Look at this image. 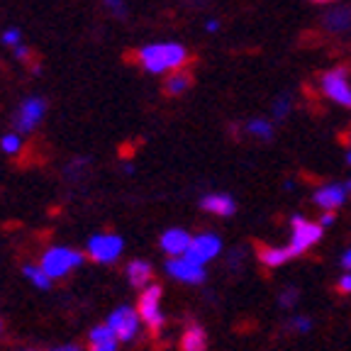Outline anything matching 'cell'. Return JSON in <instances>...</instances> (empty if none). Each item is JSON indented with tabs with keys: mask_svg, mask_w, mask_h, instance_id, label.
I'll return each mask as SVG.
<instances>
[{
	"mask_svg": "<svg viewBox=\"0 0 351 351\" xmlns=\"http://www.w3.org/2000/svg\"><path fill=\"white\" fill-rule=\"evenodd\" d=\"M247 132L249 134H254V137H258L261 142H269V139L274 137V125H271V120L256 117V120H252L247 125Z\"/></svg>",
	"mask_w": 351,
	"mask_h": 351,
	"instance_id": "cell-20",
	"label": "cell"
},
{
	"mask_svg": "<svg viewBox=\"0 0 351 351\" xmlns=\"http://www.w3.org/2000/svg\"><path fill=\"white\" fill-rule=\"evenodd\" d=\"M322 27L332 34H341L346 29H351V8L346 5L329 8V12H324L322 17Z\"/></svg>",
	"mask_w": 351,
	"mask_h": 351,
	"instance_id": "cell-13",
	"label": "cell"
},
{
	"mask_svg": "<svg viewBox=\"0 0 351 351\" xmlns=\"http://www.w3.org/2000/svg\"><path fill=\"white\" fill-rule=\"evenodd\" d=\"M319 88H322L324 98L335 100L337 105L351 110V81L346 66H337V69H329L319 76Z\"/></svg>",
	"mask_w": 351,
	"mask_h": 351,
	"instance_id": "cell-2",
	"label": "cell"
},
{
	"mask_svg": "<svg viewBox=\"0 0 351 351\" xmlns=\"http://www.w3.org/2000/svg\"><path fill=\"white\" fill-rule=\"evenodd\" d=\"M341 266H344L346 271H351V249L341 256Z\"/></svg>",
	"mask_w": 351,
	"mask_h": 351,
	"instance_id": "cell-31",
	"label": "cell"
},
{
	"mask_svg": "<svg viewBox=\"0 0 351 351\" xmlns=\"http://www.w3.org/2000/svg\"><path fill=\"white\" fill-rule=\"evenodd\" d=\"M258 258H261L263 266H271V269H276V266H283L285 261H291L293 254L288 247H280V249H269V247H258Z\"/></svg>",
	"mask_w": 351,
	"mask_h": 351,
	"instance_id": "cell-19",
	"label": "cell"
},
{
	"mask_svg": "<svg viewBox=\"0 0 351 351\" xmlns=\"http://www.w3.org/2000/svg\"><path fill=\"white\" fill-rule=\"evenodd\" d=\"M0 329H3V324H0Z\"/></svg>",
	"mask_w": 351,
	"mask_h": 351,
	"instance_id": "cell-39",
	"label": "cell"
},
{
	"mask_svg": "<svg viewBox=\"0 0 351 351\" xmlns=\"http://www.w3.org/2000/svg\"><path fill=\"white\" fill-rule=\"evenodd\" d=\"M154 271L152 266H149L147 261H130L127 263V278H130V283L134 285V288H144V285L152 280Z\"/></svg>",
	"mask_w": 351,
	"mask_h": 351,
	"instance_id": "cell-18",
	"label": "cell"
},
{
	"mask_svg": "<svg viewBox=\"0 0 351 351\" xmlns=\"http://www.w3.org/2000/svg\"><path fill=\"white\" fill-rule=\"evenodd\" d=\"M191 241L193 239L186 230H169V232H164V237H161V249H164L169 256H181V254L188 252Z\"/></svg>",
	"mask_w": 351,
	"mask_h": 351,
	"instance_id": "cell-14",
	"label": "cell"
},
{
	"mask_svg": "<svg viewBox=\"0 0 351 351\" xmlns=\"http://www.w3.org/2000/svg\"><path fill=\"white\" fill-rule=\"evenodd\" d=\"M332 222H335V210H324L322 217H319V225L327 227V225H332Z\"/></svg>",
	"mask_w": 351,
	"mask_h": 351,
	"instance_id": "cell-28",
	"label": "cell"
},
{
	"mask_svg": "<svg viewBox=\"0 0 351 351\" xmlns=\"http://www.w3.org/2000/svg\"><path fill=\"white\" fill-rule=\"evenodd\" d=\"M337 293H341V295H349L351 293V271L346 276H341V280L337 283Z\"/></svg>",
	"mask_w": 351,
	"mask_h": 351,
	"instance_id": "cell-26",
	"label": "cell"
},
{
	"mask_svg": "<svg viewBox=\"0 0 351 351\" xmlns=\"http://www.w3.org/2000/svg\"><path fill=\"white\" fill-rule=\"evenodd\" d=\"M161 295H164L161 285H149L147 291L139 295V305H137L139 317H142V322L147 324L154 337L164 329V322H166L164 313H161Z\"/></svg>",
	"mask_w": 351,
	"mask_h": 351,
	"instance_id": "cell-3",
	"label": "cell"
},
{
	"mask_svg": "<svg viewBox=\"0 0 351 351\" xmlns=\"http://www.w3.org/2000/svg\"><path fill=\"white\" fill-rule=\"evenodd\" d=\"M25 276H27L29 280H32L34 285H39V288H49V276H47V271L44 269H34V266H25Z\"/></svg>",
	"mask_w": 351,
	"mask_h": 351,
	"instance_id": "cell-21",
	"label": "cell"
},
{
	"mask_svg": "<svg viewBox=\"0 0 351 351\" xmlns=\"http://www.w3.org/2000/svg\"><path fill=\"white\" fill-rule=\"evenodd\" d=\"M291 230H293V237H291L288 249H291L293 256L305 254L307 249L315 247V244L319 241V237H322V225H319V222H310V219L300 217V215L293 217Z\"/></svg>",
	"mask_w": 351,
	"mask_h": 351,
	"instance_id": "cell-4",
	"label": "cell"
},
{
	"mask_svg": "<svg viewBox=\"0 0 351 351\" xmlns=\"http://www.w3.org/2000/svg\"><path fill=\"white\" fill-rule=\"evenodd\" d=\"M15 56H17L20 61H25V64H32V61H37V59L32 56V51H29L27 47H22V44H17V47H15ZM32 66H34V64H32Z\"/></svg>",
	"mask_w": 351,
	"mask_h": 351,
	"instance_id": "cell-25",
	"label": "cell"
},
{
	"mask_svg": "<svg viewBox=\"0 0 351 351\" xmlns=\"http://www.w3.org/2000/svg\"><path fill=\"white\" fill-rule=\"evenodd\" d=\"M200 208H203L205 213L217 215V217H230V215H234L237 205L230 195H219L217 193V195H205L203 200H200Z\"/></svg>",
	"mask_w": 351,
	"mask_h": 351,
	"instance_id": "cell-16",
	"label": "cell"
},
{
	"mask_svg": "<svg viewBox=\"0 0 351 351\" xmlns=\"http://www.w3.org/2000/svg\"><path fill=\"white\" fill-rule=\"evenodd\" d=\"M120 337L112 332L110 324H100L88 337V351H117Z\"/></svg>",
	"mask_w": 351,
	"mask_h": 351,
	"instance_id": "cell-12",
	"label": "cell"
},
{
	"mask_svg": "<svg viewBox=\"0 0 351 351\" xmlns=\"http://www.w3.org/2000/svg\"><path fill=\"white\" fill-rule=\"evenodd\" d=\"M349 191H351V183H329V186H322L315 193V205L322 210H337L344 203V197Z\"/></svg>",
	"mask_w": 351,
	"mask_h": 351,
	"instance_id": "cell-11",
	"label": "cell"
},
{
	"mask_svg": "<svg viewBox=\"0 0 351 351\" xmlns=\"http://www.w3.org/2000/svg\"><path fill=\"white\" fill-rule=\"evenodd\" d=\"M293 302H295V291H285L283 298H280V305L288 307V305H293Z\"/></svg>",
	"mask_w": 351,
	"mask_h": 351,
	"instance_id": "cell-30",
	"label": "cell"
},
{
	"mask_svg": "<svg viewBox=\"0 0 351 351\" xmlns=\"http://www.w3.org/2000/svg\"><path fill=\"white\" fill-rule=\"evenodd\" d=\"M20 149H22V142H20V137H17V134H5V137H3V152L17 154Z\"/></svg>",
	"mask_w": 351,
	"mask_h": 351,
	"instance_id": "cell-23",
	"label": "cell"
},
{
	"mask_svg": "<svg viewBox=\"0 0 351 351\" xmlns=\"http://www.w3.org/2000/svg\"><path fill=\"white\" fill-rule=\"evenodd\" d=\"M3 42H5L8 47H17V44H20V32H17V29H8V32L3 34Z\"/></svg>",
	"mask_w": 351,
	"mask_h": 351,
	"instance_id": "cell-27",
	"label": "cell"
},
{
	"mask_svg": "<svg viewBox=\"0 0 351 351\" xmlns=\"http://www.w3.org/2000/svg\"><path fill=\"white\" fill-rule=\"evenodd\" d=\"M139 319H142L139 317V310H132V307H117L115 313L110 315L108 324L112 327V332L120 337V341H130L132 337L137 335Z\"/></svg>",
	"mask_w": 351,
	"mask_h": 351,
	"instance_id": "cell-7",
	"label": "cell"
},
{
	"mask_svg": "<svg viewBox=\"0 0 351 351\" xmlns=\"http://www.w3.org/2000/svg\"><path fill=\"white\" fill-rule=\"evenodd\" d=\"M205 29H208V32H217V29H219V22L217 20H210L208 25H205Z\"/></svg>",
	"mask_w": 351,
	"mask_h": 351,
	"instance_id": "cell-32",
	"label": "cell"
},
{
	"mask_svg": "<svg viewBox=\"0 0 351 351\" xmlns=\"http://www.w3.org/2000/svg\"><path fill=\"white\" fill-rule=\"evenodd\" d=\"M105 5H108V10L112 12V15L127 17V10H125V5H122V0H105Z\"/></svg>",
	"mask_w": 351,
	"mask_h": 351,
	"instance_id": "cell-24",
	"label": "cell"
},
{
	"mask_svg": "<svg viewBox=\"0 0 351 351\" xmlns=\"http://www.w3.org/2000/svg\"><path fill=\"white\" fill-rule=\"evenodd\" d=\"M310 3H317V5H324V3H337V0H310Z\"/></svg>",
	"mask_w": 351,
	"mask_h": 351,
	"instance_id": "cell-34",
	"label": "cell"
},
{
	"mask_svg": "<svg viewBox=\"0 0 351 351\" xmlns=\"http://www.w3.org/2000/svg\"><path fill=\"white\" fill-rule=\"evenodd\" d=\"M54 351H81L78 346H61V349H54Z\"/></svg>",
	"mask_w": 351,
	"mask_h": 351,
	"instance_id": "cell-33",
	"label": "cell"
},
{
	"mask_svg": "<svg viewBox=\"0 0 351 351\" xmlns=\"http://www.w3.org/2000/svg\"><path fill=\"white\" fill-rule=\"evenodd\" d=\"M349 144H351V130H349Z\"/></svg>",
	"mask_w": 351,
	"mask_h": 351,
	"instance_id": "cell-38",
	"label": "cell"
},
{
	"mask_svg": "<svg viewBox=\"0 0 351 351\" xmlns=\"http://www.w3.org/2000/svg\"><path fill=\"white\" fill-rule=\"evenodd\" d=\"M293 324H295V329H298V332H307V329L313 327V322H310V319H305V317H298Z\"/></svg>",
	"mask_w": 351,
	"mask_h": 351,
	"instance_id": "cell-29",
	"label": "cell"
},
{
	"mask_svg": "<svg viewBox=\"0 0 351 351\" xmlns=\"http://www.w3.org/2000/svg\"><path fill=\"white\" fill-rule=\"evenodd\" d=\"M346 161H349V164H351V149H349V152H346Z\"/></svg>",
	"mask_w": 351,
	"mask_h": 351,
	"instance_id": "cell-36",
	"label": "cell"
},
{
	"mask_svg": "<svg viewBox=\"0 0 351 351\" xmlns=\"http://www.w3.org/2000/svg\"><path fill=\"white\" fill-rule=\"evenodd\" d=\"M81 261H83V254L73 252V249L54 247L42 256V269L47 271L49 278H61V276H66Z\"/></svg>",
	"mask_w": 351,
	"mask_h": 351,
	"instance_id": "cell-5",
	"label": "cell"
},
{
	"mask_svg": "<svg viewBox=\"0 0 351 351\" xmlns=\"http://www.w3.org/2000/svg\"><path fill=\"white\" fill-rule=\"evenodd\" d=\"M219 249H222L219 237L205 232V234L195 237V239L191 241V247H188V252H186V258H191L193 263H200V266H203V263H208L210 258L217 256Z\"/></svg>",
	"mask_w": 351,
	"mask_h": 351,
	"instance_id": "cell-8",
	"label": "cell"
},
{
	"mask_svg": "<svg viewBox=\"0 0 351 351\" xmlns=\"http://www.w3.org/2000/svg\"><path fill=\"white\" fill-rule=\"evenodd\" d=\"M191 5H195V8H200V5H205V0H193Z\"/></svg>",
	"mask_w": 351,
	"mask_h": 351,
	"instance_id": "cell-35",
	"label": "cell"
},
{
	"mask_svg": "<svg viewBox=\"0 0 351 351\" xmlns=\"http://www.w3.org/2000/svg\"><path fill=\"white\" fill-rule=\"evenodd\" d=\"M188 61H191L188 49L176 42L149 44V47L134 51V64H139L149 73H171L176 69H183Z\"/></svg>",
	"mask_w": 351,
	"mask_h": 351,
	"instance_id": "cell-1",
	"label": "cell"
},
{
	"mask_svg": "<svg viewBox=\"0 0 351 351\" xmlns=\"http://www.w3.org/2000/svg\"><path fill=\"white\" fill-rule=\"evenodd\" d=\"M191 86H193V73L183 66V69H176V71H171L169 76H166L164 93L171 95V98H178V95L186 93Z\"/></svg>",
	"mask_w": 351,
	"mask_h": 351,
	"instance_id": "cell-15",
	"label": "cell"
},
{
	"mask_svg": "<svg viewBox=\"0 0 351 351\" xmlns=\"http://www.w3.org/2000/svg\"><path fill=\"white\" fill-rule=\"evenodd\" d=\"M44 110H47V105H44L42 98H27L25 100V103L20 105V110L15 112L17 132H32L34 127L42 122Z\"/></svg>",
	"mask_w": 351,
	"mask_h": 351,
	"instance_id": "cell-9",
	"label": "cell"
},
{
	"mask_svg": "<svg viewBox=\"0 0 351 351\" xmlns=\"http://www.w3.org/2000/svg\"><path fill=\"white\" fill-rule=\"evenodd\" d=\"M291 105H293L291 95H278V98H276V103H274V110H271L276 120H283V117L291 112Z\"/></svg>",
	"mask_w": 351,
	"mask_h": 351,
	"instance_id": "cell-22",
	"label": "cell"
},
{
	"mask_svg": "<svg viewBox=\"0 0 351 351\" xmlns=\"http://www.w3.org/2000/svg\"><path fill=\"white\" fill-rule=\"evenodd\" d=\"M181 351H208V337H205V329L200 324H191L183 332Z\"/></svg>",
	"mask_w": 351,
	"mask_h": 351,
	"instance_id": "cell-17",
	"label": "cell"
},
{
	"mask_svg": "<svg viewBox=\"0 0 351 351\" xmlns=\"http://www.w3.org/2000/svg\"><path fill=\"white\" fill-rule=\"evenodd\" d=\"M122 254V239L117 234H98L88 244V258L95 263H112Z\"/></svg>",
	"mask_w": 351,
	"mask_h": 351,
	"instance_id": "cell-6",
	"label": "cell"
},
{
	"mask_svg": "<svg viewBox=\"0 0 351 351\" xmlns=\"http://www.w3.org/2000/svg\"><path fill=\"white\" fill-rule=\"evenodd\" d=\"M346 71H349V81H351V66H346Z\"/></svg>",
	"mask_w": 351,
	"mask_h": 351,
	"instance_id": "cell-37",
	"label": "cell"
},
{
	"mask_svg": "<svg viewBox=\"0 0 351 351\" xmlns=\"http://www.w3.org/2000/svg\"><path fill=\"white\" fill-rule=\"evenodd\" d=\"M166 271H169L173 278L183 280V283H203L205 280V269L200 263H193L191 258H171L166 263Z\"/></svg>",
	"mask_w": 351,
	"mask_h": 351,
	"instance_id": "cell-10",
	"label": "cell"
}]
</instances>
